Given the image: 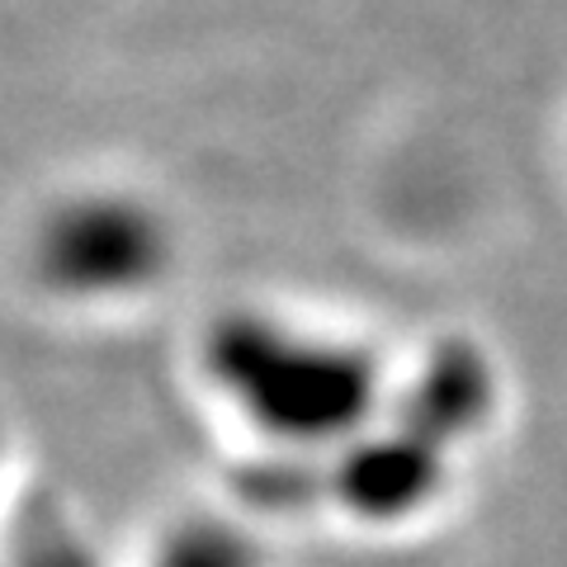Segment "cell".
Listing matches in <instances>:
<instances>
[{
    "instance_id": "6da1fadb",
    "label": "cell",
    "mask_w": 567,
    "mask_h": 567,
    "mask_svg": "<svg viewBox=\"0 0 567 567\" xmlns=\"http://www.w3.org/2000/svg\"><path fill=\"white\" fill-rule=\"evenodd\" d=\"M213 369L256 425L289 440L350 431L369 406V364L327 336H298L275 322H241L218 336Z\"/></svg>"
},
{
    "instance_id": "7a4b0ae2",
    "label": "cell",
    "mask_w": 567,
    "mask_h": 567,
    "mask_svg": "<svg viewBox=\"0 0 567 567\" xmlns=\"http://www.w3.org/2000/svg\"><path fill=\"white\" fill-rule=\"evenodd\" d=\"M48 270L66 289H133L156 270V223L128 204H71L48 233Z\"/></svg>"
},
{
    "instance_id": "3957f363",
    "label": "cell",
    "mask_w": 567,
    "mask_h": 567,
    "mask_svg": "<svg viewBox=\"0 0 567 567\" xmlns=\"http://www.w3.org/2000/svg\"><path fill=\"white\" fill-rule=\"evenodd\" d=\"M166 567H251L227 535H189L166 554Z\"/></svg>"
}]
</instances>
